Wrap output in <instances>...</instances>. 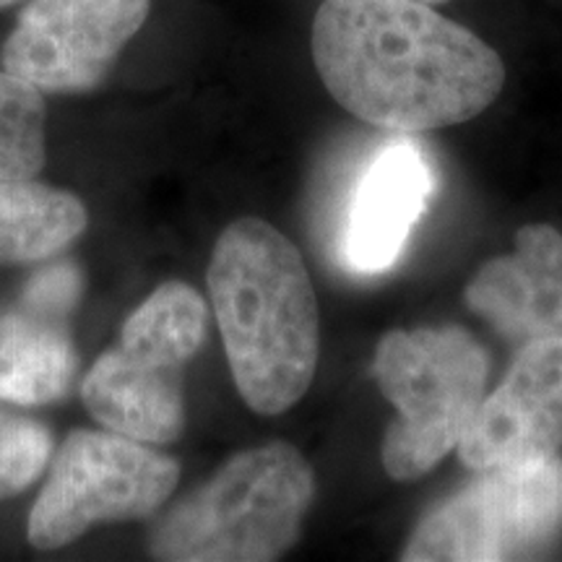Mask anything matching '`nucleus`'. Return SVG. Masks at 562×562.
<instances>
[{"mask_svg": "<svg viewBox=\"0 0 562 562\" xmlns=\"http://www.w3.org/2000/svg\"><path fill=\"white\" fill-rule=\"evenodd\" d=\"M206 279L243 402L263 417L292 409L321 355L318 302L300 250L273 224L243 216L216 240Z\"/></svg>", "mask_w": 562, "mask_h": 562, "instance_id": "obj_2", "label": "nucleus"}, {"mask_svg": "<svg viewBox=\"0 0 562 562\" xmlns=\"http://www.w3.org/2000/svg\"><path fill=\"white\" fill-rule=\"evenodd\" d=\"M45 97L0 68V180H32L45 170Z\"/></svg>", "mask_w": 562, "mask_h": 562, "instance_id": "obj_15", "label": "nucleus"}, {"mask_svg": "<svg viewBox=\"0 0 562 562\" xmlns=\"http://www.w3.org/2000/svg\"><path fill=\"white\" fill-rule=\"evenodd\" d=\"M463 302L516 344L562 336L560 232L552 224L518 229L513 252L484 263L463 290Z\"/></svg>", "mask_w": 562, "mask_h": 562, "instance_id": "obj_9", "label": "nucleus"}, {"mask_svg": "<svg viewBox=\"0 0 562 562\" xmlns=\"http://www.w3.org/2000/svg\"><path fill=\"white\" fill-rule=\"evenodd\" d=\"M50 459V430L37 419L0 406V503L30 490Z\"/></svg>", "mask_w": 562, "mask_h": 562, "instance_id": "obj_16", "label": "nucleus"}, {"mask_svg": "<svg viewBox=\"0 0 562 562\" xmlns=\"http://www.w3.org/2000/svg\"><path fill=\"white\" fill-rule=\"evenodd\" d=\"M149 11L151 0H26L0 68L42 94L94 91Z\"/></svg>", "mask_w": 562, "mask_h": 562, "instance_id": "obj_7", "label": "nucleus"}, {"mask_svg": "<svg viewBox=\"0 0 562 562\" xmlns=\"http://www.w3.org/2000/svg\"><path fill=\"white\" fill-rule=\"evenodd\" d=\"M430 188L425 159L409 144L389 146L372 159L355 188L344 235L351 269L378 273L396 261Z\"/></svg>", "mask_w": 562, "mask_h": 562, "instance_id": "obj_10", "label": "nucleus"}, {"mask_svg": "<svg viewBox=\"0 0 562 562\" xmlns=\"http://www.w3.org/2000/svg\"><path fill=\"white\" fill-rule=\"evenodd\" d=\"M315 474L290 442L235 453L154 529L149 552L167 562H269L297 544Z\"/></svg>", "mask_w": 562, "mask_h": 562, "instance_id": "obj_3", "label": "nucleus"}, {"mask_svg": "<svg viewBox=\"0 0 562 562\" xmlns=\"http://www.w3.org/2000/svg\"><path fill=\"white\" fill-rule=\"evenodd\" d=\"M419 3H430V5H440V3H448V0H419Z\"/></svg>", "mask_w": 562, "mask_h": 562, "instance_id": "obj_18", "label": "nucleus"}, {"mask_svg": "<svg viewBox=\"0 0 562 562\" xmlns=\"http://www.w3.org/2000/svg\"><path fill=\"white\" fill-rule=\"evenodd\" d=\"M19 3H26V0H0V11L11 9V5H19Z\"/></svg>", "mask_w": 562, "mask_h": 562, "instance_id": "obj_17", "label": "nucleus"}, {"mask_svg": "<svg viewBox=\"0 0 562 562\" xmlns=\"http://www.w3.org/2000/svg\"><path fill=\"white\" fill-rule=\"evenodd\" d=\"M474 472L524 467L562 448V336L521 344L508 372L476 406L459 440Z\"/></svg>", "mask_w": 562, "mask_h": 562, "instance_id": "obj_8", "label": "nucleus"}, {"mask_svg": "<svg viewBox=\"0 0 562 562\" xmlns=\"http://www.w3.org/2000/svg\"><path fill=\"white\" fill-rule=\"evenodd\" d=\"M182 372L138 360L112 344L81 381V398L104 430L125 438L170 446L186 430Z\"/></svg>", "mask_w": 562, "mask_h": 562, "instance_id": "obj_11", "label": "nucleus"}, {"mask_svg": "<svg viewBox=\"0 0 562 562\" xmlns=\"http://www.w3.org/2000/svg\"><path fill=\"white\" fill-rule=\"evenodd\" d=\"M487 372V351L459 326L389 331L378 341L372 375L396 409L381 446L391 480L417 482L459 446Z\"/></svg>", "mask_w": 562, "mask_h": 562, "instance_id": "obj_4", "label": "nucleus"}, {"mask_svg": "<svg viewBox=\"0 0 562 562\" xmlns=\"http://www.w3.org/2000/svg\"><path fill=\"white\" fill-rule=\"evenodd\" d=\"M68 321L21 294L0 315V402L47 406L66 396L79 364Z\"/></svg>", "mask_w": 562, "mask_h": 562, "instance_id": "obj_12", "label": "nucleus"}, {"mask_svg": "<svg viewBox=\"0 0 562 562\" xmlns=\"http://www.w3.org/2000/svg\"><path fill=\"white\" fill-rule=\"evenodd\" d=\"M180 482V463L157 446L112 430H74L55 453L30 513L40 552L74 544L97 524L149 518Z\"/></svg>", "mask_w": 562, "mask_h": 562, "instance_id": "obj_5", "label": "nucleus"}, {"mask_svg": "<svg viewBox=\"0 0 562 562\" xmlns=\"http://www.w3.org/2000/svg\"><path fill=\"white\" fill-rule=\"evenodd\" d=\"M79 195L37 180H0V266L47 263L87 232Z\"/></svg>", "mask_w": 562, "mask_h": 562, "instance_id": "obj_13", "label": "nucleus"}, {"mask_svg": "<svg viewBox=\"0 0 562 562\" xmlns=\"http://www.w3.org/2000/svg\"><path fill=\"white\" fill-rule=\"evenodd\" d=\"M562 537V459L484 469L412 531L404 562L537 560Z\"/></svg>", "mask_w": 562, "mask_h": 562, "instance_id": "obj_6", "label": "nucleus"}, {"mask_svg": "<svg viewBox=\"0 0 562 562\" xmlns=\"http://www.w3.org/2000/svg\"><path fill=\"white\" fill-rule=\"evenodd\" d=\"M209 334V307L186 281H165L128 315L117 347L138 360L186 370Z\"/></svg>", "mask_w": 562, "mask_h": 562, "instance_id": "obj_14", "label": "nucleus"}, {"mask_svg": "<svg viewBox=\"0 0 562 562\" xmlns=\"http://www.w3.org/2000/svg\"><path fill=\"white\" fill-rule=\"evenodd\" d=\"M311 47L328 94L393 133L472 121L505 83L503 58L487 42L419 0H326Z\"/></svg>", "mask_w": 562, "mask_h": 562, "instance_id": "obj_1", "label": "nucleus"}]
</instances>
